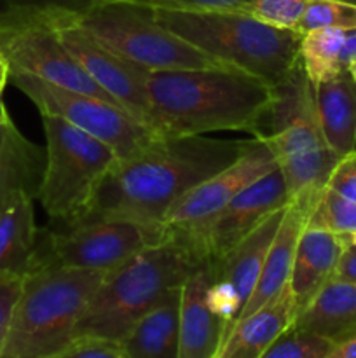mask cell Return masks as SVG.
I'll list each match as a JSON object with an SVG mask.
<instances>
[{"label":"cell","mask_w":356,"mask_h":358,"mask_svg":"<svg viewBox=\"0 0 356 358\" xmlns=\"http://www.w3.org/2000/svg\"><path fill=\"white\" fill-rule=\"evenodd\" d=\"M253 142L164 136L143 152L117 161L98 189L87 219L163 224L168 210L185 192L234 163Z\"/></svg>","instance_id":"obj_1"},{"label":"cell","mask_w":356,"mask_h":358,"mask_svg":"<svg viewBox=\"0 0 356 358\" xmlns=\"http://www.w3.org/2000/svg\"><path fill=\"white\" fill-rule=\"evenodd\" d=\"M147 91L152 126L164 136L255 135L278 96L276 86L230 66L149 72Z\"/></svg>","instance_id":"obj_2"},{"label":"cell","mask_w":356,"mask_h":358,"mask_svg":"<svg viewBox=\"0 0 356 358\" xmlns=\"http://www.w3.org/2000/svg\"><path fill=\"white\" fill-rule=\"evenodd\" d=\"M198 252L171 234L105 275L80 317L75 338L119 343L129 329L202 264ZM73 338V339H75Z\"/></svg>","instance_id":"obj_3"},{"label":"cell","mask_w":356,"mask_h":358,"mask_svg":"<svg viewBox=\"0 0 356 358\" xmlns=\"http://www.w3.org/2000/svg\"><path fill=\"white\" fill-rule=\"evenodd\" d=\"M156 20L225 66L278 86L300 65V38L293 30L260 23L244 10H180L152 7Z\"/></svg>","instance_id":"obj_4"},{"label":"cell","mask_w":356,"mask_h":358,"mask_svg":"<svg viewBox=\"0 0 356 358\" xmlns=\"http://www.w3.org/2000/svg\"><path fill=\"white\" fill-rule=\"evenodd\" d=\"M105 271L37 264L24 275L0 358H51L75 338Z\"/></svg>","instance_id":"obj_5"},{"label":"cell","mask_w":356,"mask_h":358,"mask_svg":"<svg viewBox=\"0 0 356 358\" xmlns=\"http://www.w3.org/2000/svg\"><path fill=\"white\" fill-rule=\"evenodd\" d=\"M276 103L253 136L271 149L290 201L299 199L313 206L327 187L339 156L325 142L318 121L314 86L302 65L276 86Z\"/></svg>","instance_id":"obj_6"},{"label":"cell","mask_w":356,"mask_h":358,"mask_svg":"<svg viewBox=\"0 0 356 358\" xmlns=\"http://www.w3.org/2000/svg\"><path fill=\"white\" fill-rule=\"evenodd\" d=\"M42 126L45 164L37 198L49 219L73 227L87 219L119 157L103 142L54 115H42Z\"/></svg>","instance_id":"obj_7"},{"label":"cell","mask_w":356,"mask_h":358,"mask_svg":"<svg viewBox=\"0 0 356 358\" xmlns=\"http://www.w3.org/2000/svg\"><path fill=\"white\" fill-rule=\"evenodd\" d=\"M75 20L112 51L149 72L225 66L164 28L152 7L135 0L101 2L75 13Z\"/></svg>","instance_id":"obj_8"},{"label":"cell","mask_w":356,"mask_h":358,"mask_svg":"<svg viewBox=\"0 0 356 358\" xmlns=\"http://www.w3.org/2000/svg\"><path fill=\"white\" fill-rule=\"evenodd\" d=\"M0 56L10 73H24L65 90L115 101L87 77L61 44L56 34L54 9L31 6L0 9Z\"/></svg>","instance_id":"obj_9"},{"label":"cell","mask_w":356,"mask_h":358,"mask_svg":"<svg viewBox=\"0 0 356 358\" xmlns=\"http://www.w3.org/2000/svg\"><path fill=\"white\" fill-rule=\"evenodd\" d=\"M170 236L164 224L129 219H87L63 231H40L31 268L52 264L108 273Z\"/></svg>","instance_id":"obj_10"},{"label":"cell","mask_w":356,"mask_h":358,"mask_svg":"<svg viewBox=\"0 0 356 358\" xmlns=\"http://www.w3.org/2000/svg\"><path fill=\"white\" fill-rule=\"evenodd\" d=\"M9 83L34 101L40 115H54L94 136L110 147L119 161L129 159L164 138L115 101L65 90L24 73H9Z\"/></svg>","instance_id":"obj_11"},{"label":"cell","mask_w":356,"mask_h":358,"mask_svg":"<svg viewBox=\"0 0 356 358\" xmlns=\"http://www.w3.org/2000/svg\"><path fill=\"white\" fill-rule=\"evenodd\" d=\"M54 24L61 44L87 77L136 119L152 126V107L147 91L149 70L128 62L98 41L77 23L75 13L54 9Z\"/></svg>","instance_id":"obj_12"},{"label":"cell","mask_w":356,"mask_h":358,"mask_svg":"<svg viewBox=\"0 0 356 358\" xmlns=\"http://www.w3.org/2000/svg\"><path fill=\"white\" fill-rule=\"evenodd\" d=\"M276 166L271 149L262 140L255 138L250 149L234 163L185 192L168 210L163 224L170 234L191 241L218 215L223 206L229 205L237 192Z\"/></svg>","instance_id":"obj_13"},{"label":"cell","mask_w":356,"mask_h":358,"mask_svg":"<svg viewBox=\"0 0 356 358\" xmlns=\"http://www.w3.org/2000/svg\"><path fill=\"white\" fill-rule=\"evenodd\" d=\"M290 203L288 191L279 168H272L260 178L237 192L218 215L187 241L202 261L216 262L246 238L258 224L276 210Z\"/></svg>","instance_id":"obj_14"},{"label":"cell","mask_w":356,"mask_h":358,"mask_svg":"<svg viewBox=\"0 0 356 358\" xmlns=\"http://www.w3.org/2000/svg\"><path fill=\"white\" fill-rule=\"evenodd\" d=\"M286 206L276 210L267 219L262 220L246 238H243L220 261L212 262L213 282L212 289H209V297H212L215 310L225 322L223 341L232 331L236 322L239 320L244 304L248 303L255 285H257L262 266L267 257L272 240L278 233Z\"/></svg>","instance_id":"obj_15"},{"label":"cell","mask_w":356,"mask_h":358,"mask_svg":"<svg viewBox=\"0 0 356 358\" xmlns=\"http://www.w3.org/2000/svg\"><path fill=\"white\" fill-rule=\"evenodd\" d=\"M213 264L202 262L181 285L180 357L215 358L225 336V322L209 297Z\"/></svg>","instance_id":"obj_16"},{"label":"cell","mask_w":356,"mask_h":358,"mask_svg":"<svg viewBox=\"0 0 356 358\" xmlns=\"http://www.w3.org/2000/svg\"><path fill=\"white\" fill-rule=\"evenodd\" d=\"M346 238L323 229L306 227L297 241L290 275V292L295 303L297 317L316 299L323 287L334 278L342 252L348 247Z\"/></svg>","instance_id":"obj_17"},{"label":"cell","mask_w":356,"mask_h":358,"mask_svg":"<svg viewBox=\"0 0 356 358\" xmlns=\"http://www.w3.org/2000/svg\"><path fill=\"white\" fill-rule=\"evenodd\" d=\"M313 206L307 203L292 199L286 206V212L283 215L279 229L272 240L271 248L267 252L264 266H262L260 276L251 292L250 299L244 304V310L241 313L239 320L253 311L260 310L262 306L274 299L281 290L288 285L290 275L293 268V257H295L297 241L300 234L306 229L307 215H309Z\"/></svg>","instance_id":"obj_18"},{"label":"cell","mask_w":356,"mask_h":358,"mask_svg":"<svg viewBox=\"0 0 356 358\" xmlns=\"http://www.w3.org/2000/svg\"><path fill=\"white\" fill-rule=\"evenodd\" d=\"M295 320V303L286 285L265 306L236 322L215 358H260Z\"/></svg>","instance_id":"obj_19"},{"label":"cell","mask_w":356,"mask_h":358,"mask_svg":"<svg viewBox=\"0 0 356 358\" xmlns=\"http://www.w3.org/2000/svg\"><path fill=\"white\" fill-rule=\"evenodd\" d=\"M181 287L171 290L119 341L124 358L180 357Z\"/></svg>","instance_id":"obj_20"},{"label":"cell","mask_w":356,"mask_h":358,"mask_svg":"<svg viewBox=\"0 0 356 358\" xmlns=\"http://www.w3.org/2000/svg\"><path fill=\"white\" fill-rule=\"evenodd\" d=\"M318 121L327 145L339 157L356 149V80L348 69L314 84Z\"/></svg>","instance_id":"obj_21"},{"label":"cell","mask_w":356,"mask_h":358,"mask_svg":"<svg viewBox=\"0 0 356 358\" xmlns=\"http://www.w3.org/2000/svg\"><path fill=\"white\" fill-rule=\"evenodd\" d=\"M45 154L13 121L0 124V212L20 196L37 198Z\"/></svg>","instance_id":"obj_22"},{"label":"cell","mask_w":356,"mask_h":358,"mask_svg":"<svg viewBox=\"0 0 356 358\" xmlns=\"http://www.w3.org/2000/svg\"><path fill=\"white\" fill-rule=\"evenodd\" d=\"M293 325L332 341L356 334V283L330 280Z\"/></svg>","instance_id":"obj_23"},{"label":"cell","mask_w":356,"mask_h":358,"mask_svg":"<svg viewBox=\"0 0 356 358\" xmlns=\"http://www.w3.org/2000/svg\"><path fill=\"white\" fill-rule=\"evenodd\" d=\"M38 234L34 198L20 196L3 208L0 212V273L27 275L37 254Z\"/></svg>","instance_id":"obj_24"},{"label":"cell","mask_w":356,"mask_h":358,"mask_svg":"<svg viewBox=\"0 0 356 358\" xmlns=\"http://www.w3.org/2000/svg\"><path fill=\"white\" fill-rule=\"evenodd\" d=\"M348 30L341 28H318L306 31L300 38V65L311 84L332 79L344 70L342 51Z\"/></svg>","instance_id":"obj_25"},{"label":"cell","mask_w":356,"mask_h":358,"mask_svg":"<svg viewBox=\"0 0 356 358\" xmlns=\"http://www.w3.org/2000/svg\"><path fill=\"white\" fill-rule=\"evenodd\" d=\"M306 227L328 231L353 241L356 238V201L325 187L307 215Z\"/></svg>","instance_id":"obj_26"},{"label":"cell","mask_w":356,"mask_h":358,"mask_svg":"<svg viewBox=\"0 0 356 358\" xmlns=\"http://www.w3.org/2000/svg\"><path fill=\"white\" fill-rule=\"evenodd\" d=\"M332 346V339L292 325L265 350L260 358H323Z\"/></svg>","instance_id":"obj_27"},{"label":"cell","mask_w":356,"mask_h":358,"mask_svg":"<svg viewBox=\"0 0 356 358\" xmlns=\"http://www.w3.org/2000/svg\"><path fill=\"white\" fill-rule=\"evenodd\" d=\"M318 28L356 30V6L344 0H309L299 24V34Z\"/></svg>","instance_id":"obj_28"},{"label":"cell","mask_w":356,"mask_h":358,"mask_svg":"<svg viewBox=\"0 0 356 358\" xmlns=\"http://www.w3.org/2000/svg\"><path fill=\"white\" fill-rule=\"evenodd\" d=\"M309 0H251L244 13L279 30L299 31Z\"/></svg>","instance_id":"obj_29"},{"label":"cell","mask_w":356,"mask_h":358,"mask_svg":"<svg viewBox=\"0 0 356 358\" xmlns=\"http://www.w3.org/2000/svg\"><path fill=\"white\" fill-rule=\"evenodd\" d=\"M51 358H124L119 343L98 338H75Z\"/></svg>","instance_id":"obj_30"},{"label":"cell","mask_w":356,"mask_h":358,"mask_svg":"<svg viewBox=\"0 0 356 358\" xmlns=\"http://www.w3.org/2000/svg\"><path fill=\"white\" fill-rule=\"evenodd\" d=\"M23 275L0 273V350L6 341L14 310H16L21 290H23Z\"/></svg>","instance_id":"obj_31"},{"label":"cell","mask_w":356,"mask_h":358,"mask_svg":"<svg viewBox=\"0 0 356 358\" xmlns=\"http://www.w3.org/2000/svg\"><path fill=\"white\" fill-rule=\"evenodd\" d=\"M149 7L180 10H246L251 0H135Z\"/></svg>","instance_id":"obj_32"},{"label":"cell","mask_w":356,"mask_h":358,"mask_svg":"<svg viewBox=\"0 0 356 358\" xmlns=\"http://www.w3.org/2000/svg\"><path fill=\"white\" fill-rule=\"evenodd\" d=\"M327 187L351 201H356V149L339 157L328 177Z\"/></svg>","instance_id":"obj_33"},{"label":"cell","mask_w":356,"mask_h":358,"mask_svg":"<svg viewBox=\"0 0 356 358\" xmlns=\"http://www.w3.org/2000/svg\"><path fill=\"white\" fill-rule=\"evenodd\" d=\"M101 2H108V0H7V6L49 7V9H63L79 14Z\"/></svg>","instance_id":"obj_34"},{"label":"cell","mask_w":356,"mask_h":358,"mask_svg":"<svg viewBox=\"0 0 356 358\" xmlns=\"http://www.w3.org/2000/svg\"><path fill=\"white\" fill-rule=\"evenodd\" d=\"M332 280L356 283V243H351V241H349L348 247L344 248L341 259H339L337 268H335L334 278Z\"/></svg>","instance_id":"obj_35"},{"label":"cell","mask_w":356,"mask_h":358,"mask_svg":"<svg viewBox=\"0 0 356 358\" xmlns=\"http://www.w3.org/2000/svg\"><path fill=\"white\" fill-rule=\"evenodd\" d=\"M323 358H356V334L334 341V346Z\"/></svg>","instance_id":"obj_36"},{"label":"cell","mask_w":356,"mask_h":358,"mask_svg":"<svg viewBox=\"0 0 356 358\" xmlns=\"http://www.w3.org/2000/svg\"><path fill=\"white\" fill-rule=\"evenodd\" d=\"M9 65H7L6 59L0 56V91H3V87H6V84L9 83Z\"/></svg>","instance_id":"obj_37"},{"label":"cell","mask_w":356,"mask_h":358,"mask_svg":"<svg viewBox=\"0 0 356 358\" xmlns=\"http://www.w3.org/2000/svg\"><path fill=\"white\" fill-rule=\"evenodd\" d=\"M9 121H13V119H10L9 112H7L6 105H3L2 91H0V124H3V122H9Z\"/></svg>","instance_id":"obj_38"},{"label":"cell","mask_w":356,"mask_h":358,"mask_svg":"<svg viewBox=\"0 0 356 358\" xmlns=\"http://www.w3.org/2000/svg\"><path fill=\"white\" fill-rule=\"evenodd\" d=\"M348 70H349V73H351V77H353V79L356 80V56H355V58L351 59V62H349V65H348Z\"/></svg>","instance_id":"obj_39"},{"label":"cell","mask_w":356,"mask_h":358,"mask_svg":"<svg viewBox=\"0 0 356 358\" xmlns=\"http://www.w3.org/2000/svg\"><path fill=\"white\" fill-rule=\"evenodd\" d=\"M344 2H349V3H355V6H356V0H344Z\"/></svg>","instance_id":"obj_40"},{"label":"cell","mask_w":356,"mask_h":358,"mask_svg":"<svg viewBox=\"0 0 356 358\" xmlns=\"http://www.w3.org/2000/svg\"><path fill=\"white\" fill-rule=\"evenodd\" d=\"M351 243H356V238H355V240H353V241H351Z\"/></svg>","instance_id":"obj_41"}]
</instances>
